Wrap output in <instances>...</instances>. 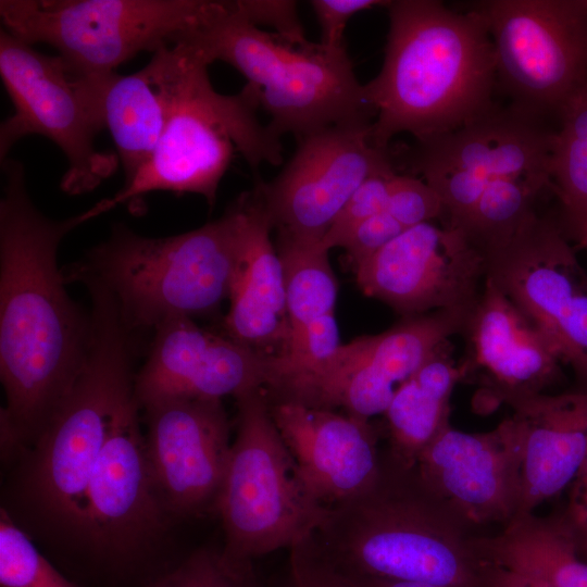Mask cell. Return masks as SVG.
Listing matches in <instances>:
<instances>
[{
	"instance_id": "6da1fadb",
	"label": "cell",
	"mask_w": 587,
	"mask_h": 587,
	"mask_svg": "<svg viewBox=\"0 0 587 587\" xmlns=\"http://www.w3.org/2000/svg\"><path fill=\"white\" fill-rule=\"evenodd\" d=\"M0 163V438L28 449L73 388L89 347L90 317L70 298L58 266L62 239L82 223L78 214L45 215L22 162Z\"/></svg>"
},
{
	"instance_id": "7a4b0ae2",
	"label": "cell",
	"mask_w": 587,
	"mask_h": 587,
	"mask_svg": "<svg viewBox=\"0 0 587 587\" xmlns=\"http://www.w3.org/2000/svg\"><path fill=\"white\" fill-rule=\"evenodd\" d=\"M90 340L70 394L30 448L8 469L3 509L67 576L87 489L112 421L134 395L138 335L110 294L93 287Z\"/></svg>"
},
{
	"instance_id": "3957f363",
	"label": "cell",
	"mask_w": 587,
	"mask_h": 587,
	"mask_svg": "<svg viewBox=\"0 0 587 587\" xmlns=\"http://www.w3.org/2000/svg\"><path fill=\"white\" fill-rule=\"evenodd\" d=\"M379 73L363 85L375 118L372 143L389 150L394 136L416 143L451 133L489 112L498 83L484 16L435 0H395Z\"/></svg>"
},
{
	"instance_id": "277c9868",
	"label": "cell",
	"mask_w": 587,
	"mask_h": 587,
	"mask_svg": "<svg viewBox=\"0 0 587 587\" xmlns=\"http://www.w3.org/2000/svg\"><path fill=\"white\" fill-rule=\"evenodd\" d=\"M471 537L421 485L414 469L386 460L378 480L329 508L309 540L345 576L483 587Z\"/></svg>"
},
{
	"instance_id": "5b68a950",
	"label": "cell",
	"mask_w": 587,
	"mask_h": 587,
	"mask_svg": "<svg viewBox=\"0 0 587 587\" xmlns=\"http://www.w3.org/2000/svg\"><path fill=\"white\" fill-rule=\"evenodd\" d=\"M242 222L234 202L223 216L168 237L115 224L109 237L62 268L66 284L103 287L137 332L214 312L240 274Z\"/></svg>"
},
{
	"instance_id": "8992f818",
	"label": "cell",
	"mask_w": 587,
	"mask_h": 587,
	"mask_svg": "<svg viewBox=\"0 0 587 587\" xmlns=\"http://www.w3.org/2000/svg\"><path fill=\"white\" fill-rule=\"evenodd\" d=\"M209 65L193 47L171 46L168 115L154 152L114 196L79 213L82 223L151 191L197 193L212 207L235 150L253 172L283 162L280 138L258 118V88L247 83L240 92L223 95Z\"/></svg>"
},
{
	"instance_id": "52a82bcc",
	"label": "cell",
	"mask_w": 587,
	"mask_h": 587,
	"mask_svg": "<svg viewBox=\"0 0 587 587\" xmlns=\"http://www.w3.org/2000/svg\"><path fill=\"white\" fill-rule=\"evenodd\" d=\"M234 10L178 43L197 49L211 64L223 61L258 88L259 102L271 116V132L297 140L325 127L371 125L367 104L346 47L292 43L245 21Z\"/></svg>"
},
{
	"instance_id": "ba28073f",
	"label": "cell",
	"mask_w": 587,
	"mask_h": 587,
	"mask_svg": "<svg viewBox=\"0 0 587 587\" xmlns=\"http://www.w3.org/2000/svg\"><path fill=\"white\" fill-rule=\"evenodd\" d=\"M134 395L115 414L90 479L68 577L83 587H147L171 569L170 516L150 475Z\"/></svg>"
},
{
	"instance_id": "9c48e42d",
	"label": "cell",
	"mask_w": 587,
	"mask_h": 587,
	"mask_svg": "<svg viewBox=\"0 0 587 587\" xmlns=\"http://www.w3.org/2000/svg\"><path fill=\"white\" fill-rule=\"evenodd\" d=\"M230 11L232 0H0L4 30L32 46L50 45L86 77L176 45Z\"/></svg>"
},
{
	"instance_id": "30bf717a",
	"label": "cell",
	"mask_w": 587,
	"mask_h": 587,
	"mask_svg": "<svg viewBox=\"0 0 587 587\" xmlns=\"http://www.w3.org/2000/svg\"><path fill=\"white\" fill-rule=\"evenodd\" d=\"M263 390L236 397L237 432L215 510L224 549L253 561L305 540L328 512L305 488Z\"/></svg>"
},
{
	"instance_id": "8fae6325",
	"label": "cell",
	"mask_w": 587,
	"mask_h": 587,
	"mask_svg": "<svg viewBox=\"0 0 587 587\" xmlns=\"http://www.w3.org/2000/svg\"><path fill=\"white\" fill-rule=\"evenodd\" d=\"M0 75L13 104V113L0 126V162L18 140L39 135L57 145L67 161L60 184L65 193L90 192L114 174L120 164L116 153L96 147L104 126L89 77L3 28Z\"/></svg>"
},
{
	"instance_id": "7c38bea8",
	"label": "cell",
	"mask_w": 587,
	"mask_h": 587,
	"mask_svg": "<svg viewBox=\"0 0 587 587\" xmlns=\"http://www.w3.org/2000/svg\"><path fill=\"white\" fill-rule=\"evenodd\" d=\"M498 83L512 104L558 116L587 87V0H486Z\"/></svg>"
},
{
	"instance_id": "4fadbf2b",
	"label": "cell",
	"mask_w": 587,
	"mask_h": 587,
	"mask_svg": "<svg viewBox=\"0 0 587 587\" xmlns=\"http://www.w3.org/2000/svg\"><path fill=\"white\" fill-rule=\"evenodd\" d=\"M555 129L547 117L512 104L494 107L473 122L407 153L411 171L438 195L441 222L458 227L485 188L499 179L551 182Z\"/></svg>"
},
{
	"instance_id": "5bb4252c",
	"label": "cell",
	"mask_w": 587,
	"mask_h": 587,
	"mask_svg": "<svg viewBox=\"0 0 587 587\" xmlns=\"http://www.w3.org/2000/svg\"><path fill=\"white\" fill-rule=\"evenodd\" d=\"M467 319L454 311L405 317L386 332L341 345L326 361L289 375L270 391L275 400L342 407L369 421L385 413L400 385L441 345L463 333Z\"/></svg>"
},
{
	"instance_id": "9a60e30c",
	"label": "cell",
	"mask_w": 587,
	"mask_h": 587,
	"mask_svg": "<svg viewBox=\"0 0 587 587\" xmlns=\"http://www.w3.org/2000/svg\"><path fill=\"white\" fill-rule=\"evenodd\" d=\"M371 125H336L311 133L283 171L255 190L279 234L320 243L352 196L370 177L396 173L389 150L375 147Z\"/></svg>"
},
{
	"instance_id": "2e32d148",
	"label": "cell",
	"mask_w": 587,
	"mask_h": 587,
	"mask_svg": "<svg viewBox=\"0 0 587 587\" xmlns=\"http://www.w3.org/2000/svg\"><path fill=\"white\" fill-rule=\"evenodd\" d=\"M364 295L405 317L435 311L470 315L487 276L485 252L459 227L424 222L355 266Z\"/></svg>"
},
{
	"instance_id": "e0dca14e",
	"label": "cell",
	"mask_w": 587,
	"mask_h": 587,
	"mask_svg": "<svg viewBox=\"0 0 587 587\" xmlns=\"http://www.w3.org/2000/svg\"><path fill=\"white\" fill-rule=\"evenodd\" d=\"M140 410L147 462L165 512L185 519L215 511L232 449L222 400L176 397Z\"/></svg>"
},
{
	"instance_id": "ac0fdd59",
	"label": "cell",
	"mask_w": 587,
	"mask_h": 587,
	"mask_svg": "<svg viewBox=\"0 0 587 587\" xmlns=\"http://www.w3.org/2000/svg\"><path fill=\"white\" fill-rule=\"evenodd\" d=\"M523 435L511 415L496 428L466 433L447 426L414 466L421 485L470 532L507 525L519 510Z\"/></svg>"
},
{
	"instance_id": "d6986e66",
	"label": "cell",
	"mask_w": 587,
	"mask_h": 587,
	"mask_svg": "<svg viewBox=\"0 0 587 587\" xmlns=\"http://www.w3.org/2000/svg\"><path fill=\"white\" fill-rule=\"evenodd\" d=\"M153 333L134 380L140 409L176 397L236 398L270 385L273 354L204 330L188 317L167 321Z\"/></svg>"
},
{
	"instance_id": "ffe728a7",
	"label": "cell",
	"mask_w": 587,
	"mask_h": 587,
	"mask_svg": "<svg viewBox=\"0 0 587 587\" xmlns=\"http://www.w3.org/2000/svg\"><path fill=\"white\" fill-rule=\"evenodd\" d=\"M272 419L305 488L326 508L370 489L383 461L369 421L291 400L270 403Z\"/></svg>"
},
{
	"instance_id": "44dd1931",
	"label": "cell",
	"mask_w": 587,
	"mask_h": 587,
	"mask_svg": "<svg viewBox=\"0 0 587 587\" xmlns=\"http://www.w3.org/2000/svg\"><path fill=\"white\" fill-rule=\"evenodd\" d=\"M472 345L465 362L485 372L495 400L544 392L560 375V360L542 334L486 276L463 330Z\"/></svg>"
},
{
	"instance_id": "7402d4cb",
	"label": "cell",
	"mask_w": 587,
	"mask_h": 587,
	"mask_svg": "<svg viewBox=\"0 0 587 587\" xmlns=\"http://www.w3.org/2000/svg\"><path fill=\"white\" fill-rule=\"evenodd\" d=\"M523 435L519 510L534 513L572 485L587 454V391L510 396Z\"/></svg>"
},
{
	"instance_id": "603a6c76",
	"label": "cell",
	"mask_w": 587,
	"mask_h": 587,
	"mask_svg": "<svg viewBox=\"0 0 587 587\" xmlns=\"http://www.w3.org/2000/svg\"><path fill=\"white\" fill-rule=\"evenodd\" d=\"M171 46L138 72L90 76L104 129L114 141L125 180L149 161L163 134L170 104Z\"/></svg>"
},
{
	"instance_id": "cb8c5ba5",
	"label": "cell",
	"mask_w": 587,
	"mask_h": 587,
	"mask_svg": "<svg viewBox=\"0 0 587 587\" xmlns=\"http://www.w3.org/2000/svg\"><path fill=\"white\" fill-rule=\"evenodd\" d=\"M448 345L400 385L384 413L390 437L388 461L400 469H414L421 453L450 425L451 395L467 366L453 361Z\"/></svg>"
},
{
	"instance_id": "d4e9b609",
	"label": "cell",
	"mask_w": 587,
	"mask_h": 587,
	"mask_svg": "<svg viewBox=\"0 0 587 587\" xmlns=\"http://www.w3.org/2000/svg\"><path fill=\"white\" fill-rule=\"evenodd\" d=\"M475 553L552 587H587V560L563 515H517L494 535H473Z\"/></svg>"
},
{
	"instance_id": "484cf974",
	"label": "cell",
	"mask_w": 587,
	"mask_h": 587,
	"mask_svg": "<svg viewBox=\"0 0 587 587\" xmlns=\"http://www.w3.org/2000/svg\"><path fill=\"white\" fill-rule=\"evenodd\" d=\"M278 254L284 272L289 327L284 350L300 337L312 321L335 313L338 284L328 251L321 242H302L279 234Z\"/></svg>"
},
{
	"instance_id": "4316f807",
	"label": "cell",
	"mask_w": 587,
	"mask_h": 587,
	"mask_svg": "<svg viewBox=\"0 0 587 587\" xmlns=\"http://www.w3.org/2000/svg\"><path fill=\"white\" fill-rule=\"evenodd\" d=\"M550 158L551 191L567 237L587 226V87L558 115Z\"/></svg>"
},
{
	"instance_id": "83f0119b",
	"label": "cell",
	"mask_w": 587,
	"mask_h": 587,
	"mask_svg": "<svg viewBox=\"0 0 587 587\" xmlns=\"http://www.w3.org/2000/svg\"><path fill=\"white\" fill-rule=\"evenodd\" d=\"M551 182L542 178H505L489 184L458 226L484 252L507 241L532 216Z\"/></svg>"
},
{
	"instance_id": "f1b7e54d",
	"label": "cell",
	"mask_w": 587,
	"mask_h": 587,
	"mask_svg": "<svg viewBox=\"0 0 587 587\" xmlns=\"http://www.w3.org/2000/svg\"><path fill=\"white\" fill-rule=\"evenodd\" d=\"M1 587H83L61 571L0 509Z\"/></svg>"
},
{
	"instance_id": "f546056e",
	"label": "cell",
	"mask_w": 587,
	"mask_h": 587,
	"mask_svg": "<svg viewBox=\"0 0 587 587\" xmlns=\"http://www.w3.org/2000/svg\"><path fill=\"white\" fill-rule=\"evenodd\" d=\"M147 587H264L253 560L224 547H201L182 558Z\"/></svg>"
},
{
	"instance_id": "4dcf8cb0",
	"label": "cell",
	"mask_w": 587,
	"mask_h": 587,
	"mask_svg": "<svg viewBox=\"0 0 587 587\" xmlns=\"http://www.w3.org/2000/svg\"><path fill=\"white\" fill-rule=\"evenodd\" d=\"M396 174L372 176L352 193L322 239L323 248L329 251L341 247L361 222L386 211Z\"/></svg>"
},
{
	"instance_id": "1f68e13d",
	"label": "cell",
	"mask_w": 587,
	"mask_h": 587,
	"mask_svg": "<svg viewBox=\"0 0 587 587\" xmlns=\"http://www.w3.org/2000/svg\"><path fill=\"white\" fill-rule=\"evenodd\" d=\"M386 212L408 229L440 218L442 204L435 190L422 178L397 173L392 179Z\"/></svg>"
},
{
	"instance_id": "d6a6232c",
	"label": "cell",
	"mask_w": 587,
	"mask_h": 587,
	"mask_svg": "<svg viewBox=\"0 0 587 587\" xmlns=\"http://www.w3.org/2000/svg\"><path fill=\"white\" fill-rule=\"evenodd\" d=\"M277 587H352V585L317 555L307 538L289 549L287 569Z\"/></svg>"
},
{
	"instance_id": "836d02e7",
	"label": "cell",
	"mask_w": 587,
	"mask_h": 587,
	"mask_svg": "<svg viewBox=\"0 0 587 587\" xmlns=\"http://www.w3.org/2000/svg\"><path fill=\"white\" fill-rule=\"evenodd\" d=\"M237 13L255 25H267L282 38L296 43L309 42L298 17L297 2L289 0H236Z\"/></svg>"
},
{
	"instance_id": "e575fe53",
	"label": "cell",
	"mask_w": 587,
	"mask_h": 587,
	"mask_svg": "<svg viewBox=\"0 0 587 587\" xmlns=\"http://www.w3.org/2000/svg\"><path fill=\"white\" fill-rule=\"evenodd\" d=\"M405 229L394 216L384 211L361 222L346 238L341 248L347 250L357 266Z\"/></svg>"
},
{
	"instance_id": "d590c367",
	"label": "cell",
	"mask_w": 587,
	"mask_h": 587,
	"mask_svg": "<svg viewBox=\"0 0 587 587\" xmlns=\"http://www.w3.org/2000/svg\"><path fill=\"white\" fill-rule=\"evenodd\" d=\"M311 7L321 27L320 43L329 49L345 48L344 32L357 13L375 7H387L383 0H312Z\"/></svg>"
},
{
	"instance_id": "8d00e7d4",
	"label": "cell",
	"mask_w": 587,
	"mask_h": 587,
	"mask_svg": "<svg viewBox=\"0 0 587 587\" xmlns=\"http://www.w3.org/2000/svg\"><path fill=\"white\" fill-rule=\"evenodd\" d=\"M478 571L483 587H552L530 575L508 569L479 557Z\"/></svg>"
},
{
	"instance_id": "74e56055",
	"label": "cell",
	"mask_w": 587,
	"mask_h": 587,
	"mask_svg": "<svg viewBox=\"0 0 587 587\" xmlns=\"http://www.w3.org/2000/svg\"><path fill=\"white\" fill-rule=\"evenodd\" d=\"M563 515L571 525L587 527V454L571 485L570 501Z\"/></svg>"
},
{
	"instance_id": "f35d334b",
	"label": "cell",
	"mask_w": 587,
	"mask_h": 587,
	"mask_svg": "<svg viewBox=\"0 0 587 587\" xmlns=\"http://www.w3.org/2000/svg\"><path fill=\"white\" fill-rule=\"evenodd\" d=\"M345 577L349 580L352 587H441V586L426 584V583L403 582V580H394V579H385V578L349 577V576H345Z\"/></svg>"
},
{
	"instance_id": "ab89813d",
	"label": "cell",
	"mask_w": 587,
	"mask_h": 587,
	"mask_svg": "<svg viewBox=\"0 0 587 587\" xmlns=\"http://www.w3.org/2000/svg\"><path fill=\"white\" fill-rule=\"evenodd\" d=\"M579 553L587 560V527H575L567 522Z\"/></svg>"
},
{
	"instance_id": "60d3db41",
	"label": "cell",
	"mask_w": 587,
	"mask_h": 587,
	"mask_svg": "<svg viewBox=\"0 0 587 587\" xmlns=\"http://www.w3.org/2000/svg\"><path fill=\"white\" fill-rule=\"evenodd\" d=\"M570 238L574 239L580 248L587 251V226L576 232Z\"/></svg>"
}]
</instances>
